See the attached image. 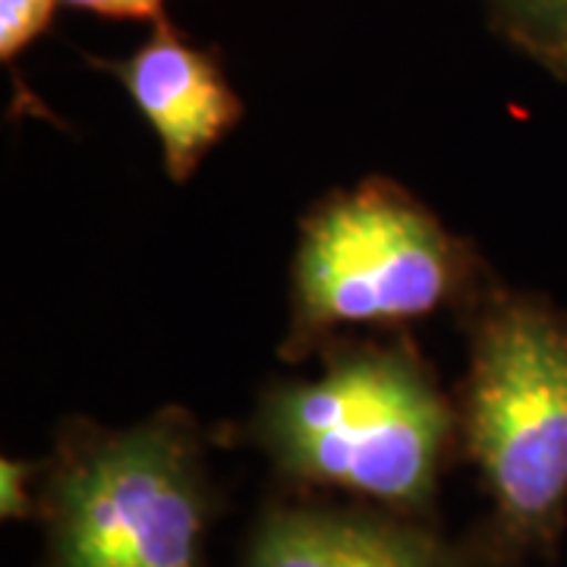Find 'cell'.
<instances>
[{"label":"cell","mask_w":567,"mask_h":567,"mask_svg":"<svg viewBox=\"0 0 567 567\" xmlns=\"http://www.w3.org/2000/svg\"><path fill=\"white\" fill-rule=\"evenodd\" d=\"M256 439L284 476L416 514L435 498L457 413L413 347H341L322 379L271 388Z\"/></svg>","instance_id":"1"},{"label":"cell","mask_w":567,"mask_h":567,"mask_svg":"<svg viewBox=\"0 0 567 567\" xmlns=\"http://www.w3.org/2000/svg\"><path fill=\"white\" fill-rule=\"evenodd\" d=\"M457 425L495 505L498 558L551 551L567 520V316L495 290L473 309Z\"/></svg>","instance_id":"2"},{"label":"cell","mask_w":567,"mask_h":567,"mask_svg":"<svg viewBox=\"0 0 567 567\" xmlns=\"http://www.w3.org/2000/svg\"><path fill=\"white\" fill-rule=\"evenodd\" d=\"M483 262L423 203L391 181L328 196L303 221L293 256L284 357H306L334 331L423 322L476 300Z\"/></svg>","instance_id":"3"},{"label":"cell","mask_w":567,"mask_h":567,"mask_svg":"<svg viewBox=\"0 0 567 567\" xmlns=\"http://www.w3.org/2000/svg\"><path fill=\"white\" fill-rule=\"evenodd\" d=\"M41 514L51 567H203L208 483L193 420L167 410L126 432L80 429Z\"/></svg>","instance_id":"4"},{"label":"cell","mask_w":567,"mask_h":567,"mask_svg":"<svg viewBox=\"0 0 567 567\" xmlns=\"http://www.w3.org/2000/svg\"><path fill=\"white\" fill-rule=\"evenodd\" d=\"M92 63L121 82L155 130L174 183L189 181L224 133L244 121V102L224 76L218 54L196 48L167 17L130 58Z\"/></svg>","instance_id":"5"},{"label":"cell","mask_w":567,"mask_h":567,"mask_svg":"<svg viewBox=\"0 0 567 567\" xmlns=\"http://www.w3.org/2000/svg\"><path fill=\"white\" fill-rule=\"evenodd\" d=\"M246 567H483L410 517L334 507H271L252 533Z\"/></svg>","instance_id":"6"},{"label":"cell","mask_w":567,"mask_h":567,"mask_svg":"<svg viewBox=\"0 0 567 567\" xmlns=\"http://www.w3.org/2000/svg\"><path fill=\"white\" fill-rule=\"evenodd\" d=\"M488 25L514 51L567 82V0H483Z\"/></svg>","instance_id":"7"},{"label":"cell","mask_w":567,"mask_h":567,"mask_svg":"<svg viewBox=\"0 0 567 567\" xmlns=\"http://www.w3.org/2000/svg\"><path fill=\"white\" fill-rule=\"evenodd\" d=\"M61 0H0V61L13 63L41 39L58 13Z\"/></svg>","instance_id":"8"},{"label":"cell","mask_w":567,"mask_h":567,"mask_svg":"<svg viewBox=\"0 0 567 567\" xmlns=\"http://www.w3.org/2000/svg\"><path fill=\"white\" fill-rule=\"evenodd\" d=\"M61 3L104 20H164V0H61Z\"/></svg>","instance_id":"9"},{"label":"cell","mask_w":567,"mask_h":567,"mask_svg":"<svg viewBox=\"0 0 567 567\" xmlns=\"http://www.w3.org/2000/svg\"><path fill=\"white\" fill-rule=\"evenodd\" d=\"M29 476H32V466L29 464H10V461H3V470H0V505H3V517H29V511H32Z\"/></svg>","instance_id":"10"}]
</instances>
